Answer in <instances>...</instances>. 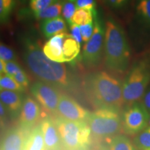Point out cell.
I'll list each match as a JSON object with an SVG mask.
<instances>
[{"mask_svg": "<svg viewBox=\"0 0 150 150\" xmlns=\"http://www.w3.org/2000/svg\"><path fill=\"white\" fill-rule=\"evenodd\" d=\"M23 58L29 70L41 81L63 88L70 86L66 65L49 59L31 38L24 40Z\"/></svg>", "mask_w": 150, "mask_h": 150, "instance_id": "6da1fadb", "label": "cell"}, {"mask_svg": "<svg viewBox=\"0 0 150 150\" xmlns=\"http://www.w3.org/2000/svg\"><path fill=\"white\" fill-rule=\"evenodd\" d=\"M104 60L112 72L123 73L130 63V49L122 28L112 19L106 22L104 36Z\"/></svg>", "mask_w": 150, "mask_h": 150, "instance_id": "7a4b0ae2", "label": "cell"}, {"mask_svg": "<svg viewBox=\"0 0 150 150\" xmlns=\"http://www.w3.org/2000/svg\"><path fill=\"white\" fill-rule=\"evenodd\" d=\"M87 91L92 102L99 108L118 110L124 103L122 86L112 74L102 71L88 79Z\"/></svg>", "mask_w": 150, "mask_h": 150, "instance_id": "3957f363", "label": "cell"}, {"mask_svg": "<svg viewBox=\"0 0 150 150\" xmlns=\"http://www.w3.org/2000/svg\"><path fill=\"white\" fill-rule=\"evenodd\" d=\"M150 83V63L147 59L137 62L122 85L124 103L132 105L143 97Z\"/></svg>", "mask_w": 150, "mask_h": 150, "instance_id": "277c9868", "label": "cell"}, {"mask_svg": "<svg viewBox=\"0 0 150 150\" xmlns=\"http://www.w3.org/2000/svg\"><path fill=\"white\" fill-rule=\"evenodd\" d=\"M55 122L67 150H82L88 145L91 131L86 121H70L58 117Z\"/></svg>", "mask_w": 150, "mask_h": 150, "instance_id": "5b68a950", "label": "cell"}, {"mask_svg": "<svg viewBox=\"0 0 150 150\" xmlns=\"http://www.w3.org/2000/svg\"><path fill=\"white\" fill-rule=\"evenodd\" d=\"M86 122L91 134L97 138L113 137L122 128V120L117 110L111 108H99L90 113Z\"/></svg>", "mask_w": 150, "mask_h": 150, "instance_id": "8992f818", "label": "cell"}, {"mask_svg": "<svg viewBox=\"0 0 150 150\" xmlns=\"http://www.w3.org/2000/svg\"><path fill=\"white\" fill-rule=\"evenodd\" d=\"M105 31L97 16L95 18V28L93 35L83 47L82 59L88 66L99 64L104 49Z\"/></svg>", "mask_w": 150, "mask_h": 150, "instance_id": "52a82bcc", "label": "cell"}, {"mask_svg": "<svg viewBox=\"0 0 150 150\" xmlns=\"http://www.w3.org/2000/svg\"><path fill=\"white\" fill-rule=\"evenodd\" d=\"M31 91L45 111L56 115L61 95L57 87L43 81H37L31 86Z\"/></svg>", "mask_w": 150, "mask_h": 150, "instance_id": "ba28073f", "label": "cell"}, {"mask_svg": "<svg viewBox=\"0 0 150 150\" xmlns=\"http://www.w3.org/2000/svg\"><path fill=\"white\" fill-rule=\"evenodd\" d=\"M149 112L142 104L135 103L124 115V129L128 134H137L147 127Z\"/></svg>", "mask_w": 150, "mask_h": 150, "instance_id": "9c48e42d", "label": "cell"}, {"mask_svg": "<svg viewBox=\"0 0 150 150\" xmlns=\"http://www.w3.org/2000/svg\"><path fill=\"white\" fill-rule=\"evenodd\" d=\"M89 112L74 99L66 95H61L57 107L58 117L74 122L86 121Z\"/></svg>", "mask_w": 150, "mask_h": 150, "instance_id": "30bf717a", "label": "cell"}, {"mask_svg": "<svg viewBox=\"0 0 150 150\" xmlns=\"http://www.w3.org/2000/svg\"><path fill=\"white\" fill-rule=\"evenodd\" d=\"M41 116L40 107L37 102L31 97H27L24 100L20 112L21 127L29 130L35 125Z\"/></svg>", "mask_w": 150, "mask_h": 150, "instance_id": "8fae6325", "label": "cell"}, {"mask_svg": "<svg viewBox=\"0 0 150 150\" xmlns=\"http://www.w3.org/2000/svg\"><path fill=\"white\" fill-rule=\"evenodd\" d=\"M40 125L46 150H61L63 145L55 122L51 118L47 117L43 120Z\"/></svg>", "mask_w": 150, "mask_h": 150, "instance_id": "7c38bea8", "label": "cell"}, {"mask_svg": "<svg viewBox=\"0 0 150 150\" xmlns=\"http://www.w3.org/2000/svg\"><path fill=\"white\" fill-rule=\"evenodd\" d=\"M22 127L11 129L4 137L0 150H24L28 134Z\"/></svg>", "mask_w": 150, "mask_h": 150, "instance_id": "4fadbf2b", "label": "cell"}, {"mask_svg": "<svg viewBox=\"0 0 150 150\" xmlns=\"http://www.w3.org/2000/svg\"><path fill=\"white\" fill-rule=\"evenodd\" d=\"M65 33L66 32H63L54 35L43 46L45 54L52 61L65 63L63 47Z\"/></svg>", "mask_w": 150, "mask_h": 150, "instance_id": "5bb4252c", "label": "cell"}, {"mask_svg": "<svg viewBox=\"0 0 150 150\" xmlns=\"http://www.w3.org/2000/svg\"><path fill=\"white\" fill-rule=\"evenodd\" d=\"M40 29L45 37L49 38L59 33L65 32L67 27L65 20L61 17H57L43 20Z\"/></svg>", "mask_w": 150, "mask_h": 150, "instance_id": "9a60e30c", "label": "cell"}, {"mask_svg": "<svg viewBox=\"0 0 150 150\" xmlns=\"http://www.w3.org/2000/svg\"><path fill=\"white\" fill-rule=\"evenodd\" d=\"M0 100L8 111L17 114L22 108V99L19 92L1 90L0 91Z\"/></svg>", "mask_w": 150, "mask_h": 150, "instance_id": "2e32d148", "label": "cell"}, {"mask_svg": "<svg viewBox=\"0 0 150 150\" xmlns=\"http://www.w3.org/2000/svg\"><path fill=\"white\" fill-rule=\"evenodd\" d=\"M24 150H46L41 125H38L28 134Z\"/></svg>", "mask_w": 150, "mask_h": 150, "instance_id": "e0dca14e", "label": "cell"}, {"mask_svg": "<svg viewBox=\"0 0 150 150\" xmlns=\"http://www.w3.org/2000/svg\"><path fill=\"white\" fill-rule=\"evenodd\" d=\"M81 44L72 36V35L65 33L63 42V52L65 62H70L79 55L80 52Z\"/></svg>", "mask_w": 150, "mask_h": 150, "instance_id": "ac0fdd59", "label": "cell"}, {"mask_svg": "<svg viewBox=\"0 0 150 150\" xmlns=\"http://www.w3.org/2000/svg\"><path fill=\"white\" fill-rule=\"evenodd\" d=\"M97 16V11L95 12L89 9L77 8L69 24H75L79 26L88 24L93 22V18Z\"/></svg>", "mask_w": 150, "mask_h": 150, "instance_id": "d6986e66", "label": "cell"}, {"mask_svg": "<svg viewBox=\"0 0 150 150\" xmlns=\"http://www.w3.org/2000/svg\"><path fill=\"white\" fill-rule=\"evenodd\" d=\"M62 7H63V3L57 0L44 10L37 13H33L34 17L37 20H46V19L57 18L61 16Z\"/></svg>", "mask_w": 150, "mask_h": 150, "instance_id": "ffe728a7", "label": "cell"}, {"mask_svg": "<svg viewBox=\"0 0 150 150\" xmlns=\"http://www.w3.org/2000/svg\"><path fill=\"white\" fill-rule=\"evenodd\" d=\"M110 150H134L135 147L127 137L123 135H116L110 140Z\"/></svg>", "mask_w": 150, "mask_h": 150, "instance_id": "44dd1931", "label": "cell"}, {"mask_svg": "<svg viewBox=\"0 0 150 150\" xmlns=\"http://www.w3.org/2000/svg\"><path fill=\"white\" fill-rule=\"evenodd\" d=\"M133 144L138 149L150 150V127H146L137 134Z\"/></svg>", "mask_w": 150, "mask_h": 150, "instance_id": "7402d4cb", "label": "cell"}, {"mask_svg": "<svg viewBox=\"0 0 150 150\" xmlns=\"http://www.w3.org/2000/svg\"><path fill=\"white\" fill-rule=\"evenodd\" d=\"M0 88L1 90L17 92H21L24 89L14 79L13 76L6 74L0 75Z\"/></svg>", "mask_w": 150, "mask_h": 150, "instance_id": "603a6c76", "label": "cell"}, {"mask_svg": "<svg viewBox=\"0 0 150 150\" xmlns=\"http://www.w3.org/2000/svg\"><path fill=\"white\" fill-rule=\"evenodd\" d=\"M14 4V0H0V23L8 21Z\"/></svg>", "mask_w": 150, "mask_h": 150, "instance_id": "cb8c5ba5", "label": "cell"}, {"mask_svg": "<svg viewBox=\"0 0 150 150\" xmlns=\"http://www.w3.org/2000/svg\"><path fill=\"white\" fill-rule=\"evenodd\" d=\"M137 12L142 20L150 27V0H138Z\"/></svg>", "mask_w": 150, "mask_h": 150, "instance_id": "d4e9b609", "label": "cell"}, {"mask_svg": "<svg viewBox=\"0 0 150 150\" xmlns=\"http://www.w3.org/2000/svg\"><path fill=\"white\" fill-rule=\"evenodd\" d=\"M63 3L62 7V15L67 22L70 23L71 19L74 16L75 11L77 9L74 1L72 0H65Z\"/></svg>", "mask_w": 150, "mask_h": 150, "instance_id": "484cf974", "label": "cell"}, {"mask_svg": "<svg viewBox=\"0 0 150 150\" xmlns=\"http://www.w3.org/2000/svg\"><path fill=\"white\" fill-rule=\"evenodd\" d=\"M16 54L12 49L4 44L0 43V59L4 62L15 61Z\"/></svg>", "mask_w": 150, "mask_h": 150, "instance_id": "4316f807", "label": "cell"}, {"mask_svg": "<svg viewBox=\"0 0 150 150\" xmlns=\"http://www.w3.org/2000/svg\"><path fill=\"white\" fill-rule=\"evenodd\" d=\"M56 1L57 0H31L30 7L33 13H37L47 8Z\"/></svg>", "mask_w": 150, "mask_h": 150, "instance_id": "83f0119b", "label": "cell"}, {"mask_svg": "<svg viewBox=\"0 0 150 150\" xmlns=\"http://www.w3.org/2000/svg\"><path fill=\"white\" fill-rule=\"evenodd\" d=\"M21 70V67L15 61L4 62V73L6 74L13 76Z\"/></svg>", "mask_w": 150, "mask_h": 150, "instance_id": "f1b7e54d", "label": "cell"}, {"mask_svg": "<svg viewBox=\"0 0 150 150\" xmlns=\"http://www.w3.org/2000/svg\"><path fill=\"white\" fill-rule=\"evenodd\" d=\"M79 28L81 33L83 41L86 42L90 40L92 35H93L94 28H95V24L93 23V22H92L88 24L80 25Z\"/></svg>", "mask_w": 150, "mask_h": 150, "instance_id": "f546056e", "label": "cell"}, {"mask_svg": "<svg viewBox=\"0 0 150 150\" xmlns=\"http://www.w3.org/2000/svg\"><path fill=\"white\" fill-rule=\"evenodd\" d=\"M77 8L89 9L96 12V1L95 0H74Z\"/></svg>", "mask_w": 150, "mask_h": 150, "instance_id": "4dcf8cb0", "label": "cell"}, {"mask_svg": "<svg viewBox=\"0 0 150 150\" xmlns=\"http://www.w3.org/2000/svg\"><path fill=\"white\" fill-rule=\"evenodd\" d=\"M13 77L24 88H27L28 86H29V79H28L27 74H25L23 70L18 72L14 76H13Z\"/></svg>", "mask_w": 150, "mask_h": 150, "instance_id": "1f68e13d", "label": "cell"}, {"mask_svg": "<svg viewBox=\"0 0 150 150\" xmlns=\"http://www.w3.org/2000/svg\"><path fill=\"white\" fill-rule=\"evenodd\" d=\"M70 31L71 35L79 43L81 44L82 42H83L82 39L81 33L79 26L75 24H70Z\"/></svg>", "mask_w": 150, "mask_h": 150, "instance_id": "d6a6232c", "label": "cell"}, {"mask_svg": "<svg viewBox=\"0 0 150 150\" xmlns=\"http://www.w3.org/2000/svg\"><path fill=\"white\" fill-rule=\"evenodd\" d=\"M7 110L6 108L0 100V125H4L5 121L6 120L7 117Z\"/></svg>", "mask_w": 150, "mask_h": 150, "instance_id": "836d02e7", "label": "cell"}, {"mask_svg": "<svg viewBox=\"0 0 150 150\" xmlns=\"http://www.w3.org/2000/svg\"><path fill=\"white\" fill-rule=\"evenodd\" d=\"M128 0H106L108 5L112 8H120L126 4Z\"/></svg>", "mask_w": 150, "mask_h": 150, "instance_id": "e575fe53", "label": "cell"}, {"mask_svg": "<svg viewBox=\"0 0 150 150\" xmlns=\"http://www.w3.org/2000/svg\"><path fill=\"white\" fill-rule=\"evenodd\" d=\"M142 105L150 113V90L145 93L142 98Z\"/></svg>", "mask_w": 150, "mask_h": 150, "instance_id": "d590c367", "label": "cell"}, {"mask_svg": "<svg viewBox=\"0 0 150 150\" xmlns=\"http://www.w3.org/2000/svg\"><path fill=\"white\" fill-rule=\"evenodd\" d=\"M0 74H4V61L0 59Z\"/></svg>", "mask_w": 150, "mask_h": 150, "instance_id": "8d00e7d4", "label": "cell"}, {"mask_svg": "<svg viewBox=\"0 0 150 150\" xmlns=\"http://www.w3.org/2000/svg\"><path fill=\"white\" fill-rule=\"evenodd\" d=\"M97 150H110L109 147H107L106 145H102L101 147H99Z\"/></svg>", "mask_w": 150, "mask_h": 150, "instance_id": "74e56055", "label": "cell"}, {"mask_svg": "<svg viewBox=\"0 0 150 150\" xmlns=\"http://www.w3.org/2000/svg\"><path fill=\"white\" fill-rule=\"evenodd\" d=\"M147 126L150 127V117H149V122H148V125H147Z\"/></svg>", "mask_w": 150, "mask_h": 150, "instance_id": "f35d334b", "label": "cell"}, {"mask_svg": "<svg viewBox=\"0 0 150 150\" xmlns=\"http://www.w3.org/2000/svg\"><path fill=\"white\" fill-rule=\"evenodd\" d=\"M134 150H146V149H136V148H135Z\"/></svg>", "mask_w": 150, "mask_h": 150, "instance_id": "ab89813d", "label": "cell"}, {"mask_svg": "<svg viewBox=\"0 0 150 150\" xmlns=\"http://www.w3.org/2000/svg\"><path fill=\"white\" fill-rule=\"evenodd\" d=\"M1 91V88H0V91Z\"/></svg>", "mask_w": 150, "mask_h": 150, "instance_id": "60d3db41", "label": "cell"}, {"mask_svg": "<svg viewBox=\"0 0 150 150\" xmlns=\"http://www.w3.org/2000/svg\"><path fill=\"white\" fill-rule=\"evenodd\" d=\"M72 1H74V0H72Z\"/></svg>", "mask_w": 150, "mask_h": 150, "instance_id": "b9f144b4", "label": "cell"}, {"mask_svg": "<svg viewBox=\"0 0 150 150\" xmlns=\"http://www.w3.org/2000/svg\"><path fill=\"white\" fill-rule=\"evenodd\" d=\"M0 75H1V74H0Z\"/></svg>", "mask_w": 150, "mask_h": 150, "instance_id": "7bdbcfd3", "label": "cell"}]
</instances>
